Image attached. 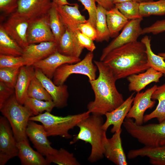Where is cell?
<instances>
[{
    "label": "cell",
    "instance_id": "13",
    "mask_svg": "<svg viewBox=\"0 0 165 165\" xmlns=\"http://www.w3.org/2000/svg\"><path fill=\"white\" fill-rule=\"evenodd\" d=\"M157 87L155 85L145 92H137L134 97L133 105L126 118L134 119L136 124L142 125L145 111L148 108H152L156 103V101L152 99L151 97Z\"/></svg>",
    "mask_w": 165,
    "mask_h": 165
},
{
    "label": "cell",
    "instance_id": "44",
    "mask_svg": "<svg viewBox=\"0 0 165 165\" xmlns=\"http://www.w3.org/2000/svg\"><path fill=\"white\" fill-rule=\"evenodd\" d=\"M14 94V89L10 88L0 82V108Z\"/></svg>",
    "mask_w": 165,
    "mask_h": 165
},
{
    "label": "cell",
    "instance_id": "17",
    "mask_svg": "<svg viewBox=\"0 0 165 165\" xmlns=\"http://www.w3.org/2000/svg\"><path fill=\"white\" fill-rule=\"evenodd\" d=\"M134 94V93H132L116 108L105 114L106 120L102 126L104 130L106 131L111 125L113 126L111 130L112 133L121 129V126L132 106Z\"/></svg>",
    "mask_w": 165,
    "mask_h": 165
},
{
    "label": "cell",
    "instance_id": "14",
    "mask_svg": "<svg viewBox=\"0 0 165 165\" xmlns=\"http://www.w3.org/2000/svg\"><path fill=\"white\" fill-rule=\"evenodd\" d=\"M35 76L51 97L55 107L62 108L67 105L69 95L67 85H56L38 68H35Z\"/></svg>",
    "mask_w": 165,
    "mask_h": 165
},
{
    "label": "cell",
    "instance_id": "15",
    "mask_svg": "<svg viewBox=\"0 0 165 165\" xmlns=\"http://www.w3.org/2000/svg\"><path fill=\"white\" fill-rule=\"evenodd\" d=\"M81 60L80 58L66 56L57 51L33 65L35 68L39 69L46 76L51 79L56 70L61 65L75 63Z\"/></svg>",
    "mask_w": 165,
    "mask_h": 165
},
{
    "label": "cell",
    "instance_id": "32",
    "mask_svg": "<svg viewBox=\"0 0 165 165\" xmlns=\"http://www.w3.org/2000/svg\"><path fill=\"white\" fill-rule=\"evenodd\" d=\"M23 105L33 116L42 113L44 111L50 112L55 107L53 101H42L28 97L26 99Z\"/></svg>",
    "mask_w": 165,
    "mask_h": 165
},
{
    "label": "cell",
    "instance_id": "47",
    "mask_svg": "<svg viewBox=\"0 0 165 165\" xmlns=\"http://www.w3.org/2000/svg\"><path fill=\"white\" fill-rule=\"evenodd\" d=\"M112 1L114 5L126 2L133 1V0H112Z\"/></svg>",
    "mask_w": 165,
    "mask_h": 165
},
{
    "label": "cell",
    "instance_id": "21",
    "mask_svg": "<svg viewBox=\"0 0 165 165\" xmlns=\"http://www.w3.org/2000/svg\"><path fill=\"white\" fill-rule=\"evenodd\" d=\"M163 74L150 67L145 72L134 74L127 77L129 82L128 89L130 91L140 92L149 84L160 82Z\"/></svg>",
    "mask_w": 165,
    "mask_h": 165
},
{
    "label": "cell",
    "instance_id": "28",
    "mask_svg": "<svg viewBox=\"0 0 165 165\" xmlns=\"http://www.w3.org/2000/svg\"><path fill=\"white\" fill-rule=\"evenodd\" d=\"M23 49L0 27V54L22 56Z\"/></svg>",
    "mask_w": 165,
    "mask_h": 165
},
{
    "label": "cell",
    "instance_id": "26",
    "mask_svg": "<svg viewBox=\"0 0 165 165\" xmlns=\"http://www.w3.org/2000/svg\"><path fill=\"white\" fill-rule=\"evenodd\" d=\"M106 16L110 37L112 38L117 36L129 20L115 6L107 11Z\"/></svg>",
    "mask_w": 165,
    "mask_h": 165
},
{
    "label": "cell",
    "instance_id": "49",
    "mask_svg": "<svg viewBox=\"0 0 165 165\" xmlns=\"http://www.w3.org/2000/svg\"><path fill=\"white\" fill-rule=\"evenodd\" d=\"M158 55L162 57L164 60H165V52L160 53Z\"/></svg>",
    "mask_w": 165,
    "mask_h": 165
},
{
    "label": "cell",
    "instance_id": "2",
    "mask_svg": "<svg viewBox=\"0 0 165 165\" xmlns=\"http://www.w3.org/2000/svg\"><path fill=\"white\" fill-rule=\"evenodd\" d=\"M103 61L117 80L144 72L150 68L145 45L138 41L114 49Z\"/></svg>",
    "mask_w": 165,
    "mask_h": 165
},
{
    "label": "cell",
    "instance_id": "12",
    "mask_svg": "<svg viewBox=\"0 0 165 165\" xmlns=\"http://www.w3.org/2000/svg\"><path fill=\"white\" fill-rule=\"evenodd\" d=\"M35 122L29 121L26 130L27 136L37 151L42 155L46 156L55 154L57 150L51 146L44 126Z\"/></svg>",
    "mask_w": 165,
    "mask_h": 165
},
{
    "label": "cell",
    "instance_id": "29",
    "mask_svg": "<svg viewBox=\"0 0 165 165\" xmlns=\"http://www.w3.org/2000/svg\"><path fill=\"white\" fill-rule=\"evenodd\" d=\"M107 11L101 6H97L95 26L97 35L95 41L97 42H108L110 38L106 20Z\"/></svg>",
    "mask_w": 165,
    "mask_h": 165
},
{
    "label": "cell",
    "instance_id": "1",
    "mask_svg": "<svg viewBox=\"0 0 165 165\" xmlns=\"http://www.w3.org/2000/svg\"><path fill=\"white\" fill-rule=\"evenodd\" d=\"M94 62L99 75L97 78L89 80L95 97L94 100L88 104L87 111L92 115L102 116L116 108L124 100L116 88L117 80L110 68L103 61Z\"/></svg>",
    "mask_w": 165,
    "mask_h": 165
},
{
    "label": "cell",
    "instance_id": "9",
    "mask_svg": "<svg viewBox=\"0 0 165 165\" xmlns=\"http://www.w3.org/2000/svg\"><path fill=\"white\" fill-rule=\"evenodd\" d=\"M16 141L6 118L0 117V165H4L10 159L18 156Z\"/></svg>",
    "mask_w": 165,
    "mask_h": 165
},
{
    "label": "cell",
    "instance_id": "40",
    "mask_svg": "<svg viewBox=\"0 0 165 165\" xmlns=\"http://www.w3.org/2000/svg\"><path fill=\"white\" fill-rule=\"evenodd\" d=\"M78 0L83 5L85 9L88 12V21L95 28L97 13V6L96 5V0Z\"/></svg>",
    "mask_w": 165,
    "mask_h": 165
},
{
    "label": "cell",
    "instance_id": "23",
    "mask_svg": "<svg viewBox=\"0 0 165 165\" xmlns=\"http://www.w3.org/2000/svg\"><path fill=\"white\" fill-rule=\"evenodd\" d=\"M35 75L33 65L21 66L14 87L15 94L18 102L23 105L28 97V90L31 81Z\"/></svg>",
    "mask_w": 165,
    "mask_h": 165
},
{
    "label": "cell",
    "instance_id": "39",
    "mask_svg": "<svg viewBox=\"0 0 165 165\" xmlns=\"http://www.w3.org/2000/svg\"><path fill=\"white\" fill-rule=\"evenodd\" d=\"M19 0H0V19L15 13L18 6Z\"/></svg>",
    "mask_w": 165,
    "mask_h": 165
},
{
    "label": "cell",
    "instance_id": "31",
    "mask_svg": "<svg viewBox=\"0 0 165 165\" xmlns=\"http://www.w3.org/2000/svg\"><path fill=\"white\" fill-rule=\"evenodd\" d=\"M141 41L145 45L148 62L150 67L161 72L165 76V62L162 57L155 54L152 51L150 38L148 36H145L141 39Z\"/></svg>",
    "mask_w": 165,
    "mask_h": 165
},
{
    "label": "cell",
    "instance_id": "33",
    "mask_svg": "<svg viewBox=\"0 0 165 165\" xmlns=\"http://www.w3.org/2000/svg\"><path fill=\"white\" fill-rule=\"evenodd\" d=\"M49 164L53 163L59 165H79V162L73 153L63 148L57 150L55 154L46 156Z\"/></svg>",
    "mask_w": 165,
    "mask_h": 165
},
{
    "label": "cell",
    "instance_id": "3",
    "mask_svg": "<svg viewBox=\"0 0 165 165\" xmlns=\"http://www.w3.org/2000/svg\"><path fill=\"white\" fill-rule=\"evenodd\" d=\"M104 123L101 116L90 115L77 124L79 132L74 135L70 142L72 144L81 140L90 143L91 149L88 160L91 163L100 160L104 156V144L107 137L106 131L102 128Z\"/></svg>",
    "mask_w": 165,
    "mask_h": 165
},
{
    "label": "cell",
    "instance_id": "30",
    "mask_svg": "<svg viewBox=\"0 0 165 165\" xmlns=\"http://www.w3.org/2000/svg\"><path fill=\"white\" fill-rule=\"evenodd\" d=\"M48 19L50 27L53 35L55 42L57 44L65 32L66 28L55 5L53 2L49 12Z\"/></svg>",
    "mask_w": 165,
    "mask_h": 165
},
{
    "label": "cell",
    "instance_id": "36",
    "mask_svg": "<svg viewBox=\"0 0 165 165\" xmlns=\"http://www.w3.org/2000/svg\"><path fill=\"white\" fill-rule=\"evenodd\" d=\"M140 4L134 1L116 4L115 6L129 20L143 18L140 12Z\"/></svg>",
    "mask_w": 165,
    "mask_h": 165
},
{
    "label": "cell",
    "instance_id": "38",
    "mask_svg": "<svg viewBox=\"0 0 165 165\" xmlns=\"http://www.w3.org/2000/svg\"><path fill=\"white\" fill-rule=\"evenodd\" d=\"M31 65L22 56H14L0 54V68Z\"/></svg>",
    "mask_w": 165,
    "mask_h": 165
},
{
    "label": "cell",
    "instance_id": "27",
    "mask_svg": "<svg viewBox=\"0 0 165 165\" xmlns=\"http://www.w3.org/2000/svg\"><path fill=\"white\" fill-rule=\"evenodd\" d=\"M151 98L153 100H157L158 104L154 111L144 116L143 122L156 118L159 123H161L165 119V83L158 86L153 93Z\"/></svg>",
    "mask_w": 165,
    "mask_h": 165
},
{
    "label": "cell",
    "instance_id": "6",
    "mask_svg": "<svg viewBox=\"0 0 165 165\" xmlns=\"http://www.w3.org/2000/svg\"><path fill=\"white\" fill-rule=\"evenodd\" d=\"M2 114L8 120L17 141L28 139L26 133L30 118L33 116L17 101L15 94L0 108Z\"/></svg>",
    "mask_w": 165,
    "mask_h": 165
},
{
    "label": "cell",
    "instance_id": "43",
    "mask_svg": "<svg viewBox=\"0 0 165 165\" xmlns=\"http://www.w3.org/2000/svg\"><path fill=\"white\" fill-rule=\"evenodd\" d=\"M78 29L81 33L93 41L96 40L97 37L96 29L88 21L80 24Z\"/></svg>",
    "mask_w": 165,
    "mask_h": 165
},
{
    "label": "cell",
    "instance_id": "37",
    "mask_svg": "<svg viewBox=\"0 0 165 165\" xmlns=\"http://www.w3.org/2000/svg\"><path fill=\"white\" fill-rule=\"evenodd\" d=\"M20 67L0 68V82L10 88L14 89Z\"/></svg>",
    "mask_w": 165,
    "mask_h": 165
},
{
    "label": "cell",
    "instance_id": "45",
    "mask_svg": "<svg viewBox=\"0 0 165 165\" xmlns=\"http://www.w3.org/2000/svg\"><path fill=\"white\" fill-rule=\"evenodd\" d=\"M98 5H99L108 10L115 6L112 0H96Z\"/></svg>",
    "mask_w": 165,
    "mask_h": 165
},
{
    "label": "cell",
    "instance_id": "48",
    "mask_svg": "<svg viewBox=\"0 0 165 165\" xmlns=\"http://www.w3.org/2000/svg\"><path fill=\"white\" fill-rule=\"evenodd\" d=\"M133 1L139 3L148 2L154 1V0H133Z\"/></svg>",
    "mask_w": 165,
    "mask_h": 165
},
{
    "label": "cell",
    "instance_id": "16",
    "mask_svg": "<svg viewBox=\"0 0 165 165\" xmlns=\"http://www.w3.org/2000/svg\"><path fill=\"white\" fill-rule=\"evenodd\" d=\"M27 39L28 44L46 42H55L48 17L29 23Z\"/></svg>",
    "mask_w": 165,
    "mask_h": 165
},
{
    "label": "cell",
    "instance_id": "19",
    "mask_svg": "<svg viewBox=\"0 0 165 165\" xmlns=\"http://www.w3.org/2000/svg\"><path fill=\"white\" fill-rule=\"evenodd\" d=\"M55 5L65 28L75 34L79 31L78 29L79 25L88 21L85 16L80 13L77 4L75 3L71 5Z\"/></svg>",
    "mask_w": 165,
    "mask_h": 165
},
{
    "label": "cell",
    "instance_id": "22",
    "mask_svg": "<svg viewBox=\"0 0 165 165\" xmlns=\"http://www.w3.org/2000/svg\"><path fill=\"white\" fill-rule=\"evenodd\" d=\"M65 28V32L57 44V51L66 56L79 58L84 48L79 43L76 34Z\"/></svg>",
    "mask_w": 165,
    "mask_h": 165
},
{
    "label": "cell",
    "instance_id": "7",
    "mask_svg": "<svg viewBox=\"0 0 165 165\" xmlns=\"http://www.w3.org/2000/svg\"><path fill=\"white\" fill-rule=\"evenodd\" d=\"M94 54L89 51L80 61L73 64L66 63L59 66L55 71L53 81L56 85L64 84L68 77L73 74H80L88 77L89 80L96 79L97 69L93 62Z\"/></svg>",
    "mask_w": 165,
    "mask_h": 165
},
{
    "label": "cell",
    "instance_id": "25",
    "mask_svg": "<svg viewBox=\"0 0 165 165\" xmlns=\"http://www.w3.org/2000/svg\"><path fill=\"white\" fill-rule=\"evenodd\" d=\"M18 156L23 165H49L46 158L30 146L28 139L17 142Z\"/></svg>",
    "mask_w": 165,
    "mask_h": 165
},
{
    "label": "cell",
    "instance_id": "34",
    "mask_svg": "<svg viewBox=\"0 0 165 165\" xmlns=\"http://www.w3.org/2000/svg\"><path fill=\"white\" fill-rule=\"evenodd\" d=\"M141 16L147 17L151 15H165V0H159L140 4Z\"/></svg>",
    "mask_w": 165,
    "mask_h": 165
},
{
    "label": "cell",
    "instance_id": "10",
    "mask_svg": "<svg viewBox=\"0 0 165 165\" xmlns=\"http://www.w3.org/2000/svg\"><path fill=\"white\" fill-rule=\"evenodd\" d=\"M53 5L51 0H19L14 13L29 23L48 17Z\"/></svg>",
    "mask_w": 165,
    "mask_h": 165
},
{
    "label": "cell",
    "instance_id": "42",
    "mask_svg": "<svg viewBox=\"0 0 165 165\" xmlns=\"http://www.w3.org/2000/svg\"><path fill=\"white\" fill-rule=\"evenodd\" d=\"M76 35L79 43L83 48H86L92 52L95 50L96 47L93 40L79 31L76 32Z\"/></svg>",
    "mask_w": 165,
    "mask_h": 165
},
{
    "label": "cell",
    "instance_id": "35",
    "mask_svg": "<svg viewBox=\"0 0 165 165\" xmlns=\"http://www.w3.org/2000/svg\"><path fill=\"white\" fill-rule=\"evenodd\" d=\"M27 94L28 97L38 100L46 101H53L50 95L35 75L31 81Z\"/></svg>",
    "mask_w": 165,
    "mask_h": 165
},
{
    "label": "cell",
    "instance_id": "20",
    "mask_svg": "<svg viewBox=\"0 0 165 165\" xmlns=\"http://www.w3.org/2000/svg\"><path fill=\"white\" fill-rule=\"evenodd\" d=\"M121 129L112 137L106 139L104 144V156L117 165H127V158L122 145Z\"/></svg>",
    "mask_w": 165,
    "mask_h": 165
},
{
    "label": "cell",
    "instance_id": "18",
    "mask_svg": "<svg viewBox=\"0 0 165 165\" xmlns=\"http://www.w3.org/2000/svg\"><path fill=\"white\" fill-rule=\"evenodd\" d=\"M57 51L55 42H43L28 44L23 49L22 56L30 65H33Z\"/></svg>",
    "mask_w": 165,
    "mask_h": 165
},
{
    "label": "cell",
    "instance_id": "5",
    "mask_svg": "<svg viewBox=\"0 0 165 165\" xmlns=\"http://www.w3.org/2000/svg\"><path fill=\"white\" fill-rule=\"evenodd\" d=\"M123 125L128 133L145 146L165 145V119L159 123L138 125L126 118Z\"/></svg>",
    "mask_w": 165,
    "mask_h": 165
},
{
    "label": "cell",
    "instance_id": "8",
    "mask_svg": "<svg viewBox=\"0 0 165 165\" xmlns=\"http://www.w3.org/2000/svg\"><path fill=\"white\" fill-rule=\"evenodd\" d=\"M0 20V27L23 49L28 45L27 32L29 22L27 20L14 13Z\"/></svg>",
    "mask_w": 165,
    "mask_h": 165
},
{
    "label": "cell",
    "instance_id": "4",
    "mask_svg": "<svg viewBox=\"0 0 165 165\" xmlns=\"http://www.w3.org/2000/svg\"><path fill=\"white\" fill-rule=\"evenodd\" d=\"M50 112L46 111L37 116H31L29 120L41 123L48 137L59 136L66 139L72 138L69 130L77 126L79 122L90 114L87 111L77 114L61 116L53 115Z\"/></svg>",
    "mask_w": 165,
    "mask_h": 165
},
{
    "label": "cell",
    "instance_id": "41",
    "mask_svg": "<svg viewBox=\"0 0 165 165\" xmlns=\"http://www.w3.org/2000/svg\"><path fill=\"white\" fill-rule=\"evenodd\" d=\"M165 31V20H158L151 25L142 29L141 35L152 33L157 35Z\"/></svg>",
    "mask_w": 165,
    "mask_h": 165
},
{
    "label": "cell",
    "instance_id": "11",
    "mask_svg": "<svg viewBox=\"0 0 165 165\" xmlns=\"http://www.w3.org/2000/svg\"><path fill=\"white\" fill-rule=\"evenodd\" d=\"M142 20L143 18H141L129 20L121 33L103 49L100 61H103L107 54L114 49L138 41V38L141 35L142 29L141 27V23Z\"/></svg>",
    "mask_w": 165,
    "mask_h": 165
},
{
    "label": "cell",
    "instance_id": "24",
    "mask_svg": "<svg viewBox=\"0 0 165 165\" xmlns=\"http://www.w3.org/2000/svg\"><path fill=\"white\" fill-rule=\"evenodd\" d=\"M138 156L148 157L150 163L153 165H165V145L158 147L145 146L141 148L130 150L127 155L129 159Z\"/></svg>",
    "mask_w": 165,
    "mask_h": 165
},
{
    "label": "cell",
    "instance_id": "46",
    "mask_svg": "<svg viewBox=\"0 0 165 165\" xmlns=\"http://www.w3.org/2000/svg\"><path fill=\"white\" fill-rule=\"evenodd\" d=\"M52 2L57 6H62L65 5H71L73 4L69 3L67 0H51Z\"/></svg>",
    "mask_w": 165,
    "mask_h": 165
}]
</instances>
